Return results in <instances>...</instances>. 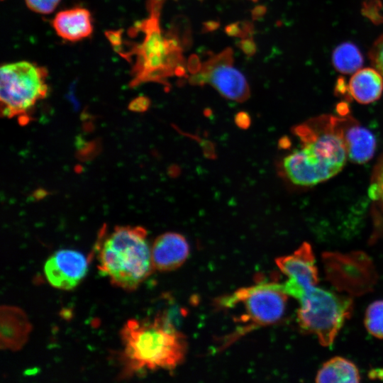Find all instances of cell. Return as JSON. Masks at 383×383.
<instances>
[{
    "mask_svg": "<svg viewBox=\"0 0 383 383\" xmlns=\"http://www.w3.org/2000/svg\"><path fill=\"white\" fill-rule=\"evenodd\" d=\"M301 147L283 160L285 176L296 185L309 187L338 174L348 158L338 117L323 115L296 126Z\"/></svg>",
    "mask_w": 383,
    "mask_h": 383,
    "instance_id": "obj_1",
    "label": "cell"
},
{
    "mask_svg": "<svg viewBox=\"0 0 383 383\" xmlns=\"http://www.w3.org/2000/svg\"><path fill=\"white\" fill-rule=\"evenodd\" d=\"M125 371L173 370L184 360L187 343L167 315L128 321L121 331Z\"/></svg>",
    "mask_w": 383,
    "mask_h": 383,
    "instance_id": "obj_2",
    "label": "cell"
},
{
    "mask_svg": "<svg viewBox=\"0 0 383 383\" xmlns=\"http://www.w3.org/2000/svg\"><path fill=\"white\" fill-rule=\"evenodd\" d=\"M99 270L112 284L135 289L153 269L147 231L140 226H116L102 240Z\"/></svg>",
    "mask_w": 383,
    "mask_h": 383,
    "instance_id": "obj_3",
    "label": "cell"
},
{
    "mask_svg": "<svg viewBox=\"0 0 383 383\" xmlns=\"http://www.w3.org/2000/svg\"><path fill=\"white\" fill-rule=\"evenodd\" d=\"M0 76L1 115L28 122L34 106L48 94L46 70L20 61L2 65Z\"/></svg>",
    "mask_w": 383,
    "mask_h": 383,
    "instance_id": "obj_4",
    "label": "cell"
},
{
    "mask_svg": "<svg viewBox=\"0 0 383 383\" xmlns=\"http://www.w3.org/2000/svg\"><path fill=\"white\" fill-rule=\"evenodd\" d=\"M298 301L297 321L301 329L316 335L323 346L332 345L350 314L351 300L314 285Z\"/></svg>",
    "mask_w": 383,
    "mask_h": 383,
    "instance_id": "obj_5",
    "label": "cell"
},
{
    "mask_svg": "<svg viewBox=\"0 0 383 383\" xmlns=\"http://www.w3.org/2000/svg\"><path fill=\"white\" fill-rule=\"evenodd\" d=\"M288 295L282 284L260 283L241 288L220 301L221 306H244V324L235 333V338L244 335L257 327L267 326L279 321L285 311Z\"/></svg>",
    "mask_w": 383,
    "mask_h": 383,
    "instance_id": "obj_6",
    "label": "cell"
},
{
    "mask_svg": "<svg viewBox=\"0 0 383 383\" xmlns=\"http://www.w3.org/2000/svg\"><path fill=\"white\" fill-rule=\"evenodd\" d=\"M231 49L216 54L199 65L192 81L196 84H209L225 98L244 101L250 95L248 82L243 74L235 68Z\"/></svg>",
    "mask_w": 383,
    "mask_h": 383,
    "instance_id": "obj_7",
    "label": "cell"
},
{
    "mask_svg": "<svg viewBox=\"0 0 383 383\" xmlns=\"http://www.w3.org/2000/svg\"><path fill=\"white\" fill-rule=\"evenodd\" d=\"M276 265L287 277L282 285L284 292L299 300L318 281V269L311 246L304 243L292 254L278 257Z\"/></svg>",
    "mask_w": 383,
    "mask_h": 383,
    "instance_id": "obj_8",
    "label": "cell"
},
{
    "mask_svg": "<svg viewBox=\"0 0 383 383\" xmlns=\"http://www.w3.org/2000/svg\"><path fill=\"white\" fill-rule=\"evenodd\" d=\"M88 269L86 257L73 250H60L45 262L44 272L48 282L54 287L70 290L85 276Z\"/></svg>",
    "mask_w": 383,
    "mask_h": 383,
    "instance_id": "obj_9",
    "label": "cell"
},
{
    "mask_svg": "<svg viewBox=\"0 0 383 383\" xmlns=\"http://www.w3.org/2000/svg\"><path fill=\"white\" fill-rule=\"evenodd\" d=\"M189 254L186 238L177 233L168 232L158 236L151 247L154 270L169 272L179 268Z\"/></svg>",
    "mask_w": 383,
    "mask_h": 383,
    "instance_id": "obj_10",
    "label": "cell"
},
{
    "mask_svg": "<svg viewBox=\"0 0 383 383\" xmlns=\"http://www.w3.org/2000/svg\"><path fill=\"white\" fill-rule=\"evenodd\" d=\"M340 126L348 158L357 164L368 162L376 148V139L372 133L349 116L340 117Z\"/></svg>",
    "mask_w": 383,
    "mask_h": 383,
    "instance_id": "obj_11",
    "label": "cell"
},
{
    "mask_svg": "<svg viewBox=\"0 0 383 383\" xmlns=\"http://www.w3.org/2000/svg\"><path fill=\"white\" fill-rule=\"evenodd\" d=\"M57 34L70 41H77L89 36L92 32L91 14L83 8L61 11L52 21Z\"/></svg>",
    "mask_w": 383,
    "mask_h": 383,
    "instance_id": "obj_12",
    "label": "cell"
},
{
    "mask_svg": "<svg viewBox=\"0 0 383 383\" xmlns=\"http://www.w3.org/2000/svg\"><path fill=\"white\" fill-rule=\"evenodd\" d=\"M350 96L361 104L378 100L383 92V77L374 67L361 68L349 80Z\"/></svg>",
    "mask_w": 383,
    "mask_h": 383,
    "instance_id": "obj_13",
    "label": "cell"
},
{
    "mask_svg": "<svg viewBox=\"0 0 383 383\" xmlns=\"http://www.w3.org/2000/svg\"><path fill=\"white\" fill-rule=\"evenodd\" d=\"M360 380L356 365L344 357L336 356L323 363L318 370L316 382H358Z\"/></svg>",
    "mask_w": 383,
    "mask_h": 383,
    "instance_id": "obj_14",
    "label": "cell"
},
{
    "mask_svg": "<svg viewBox=\"0 0 383 383\" xmlns=\"http://www.w3.org/2000/svg\"><path fill=\"white\" fill-rule=\"evenodd\" d=\"M331 60L335 70L345 74L355 73L362 68L364 62L359 48L349 42L343 43L333 50Z\"/></svg>",
    "mask_w": 383,
    "mask_h": 383,
    "instance_id": "obj_15",
    "label": "cell"
},
{
    "mask_svg": "<svg viewBox=\"0 0 383 383\" xmlns=\"http://www.w3.org/2000/svg\"><path fill=\"white\" fill-rule=\"evenodd\" d=\"M364 323L372 335L383 339V299L373 301L368 306Z\"/></svg>",
    "mask_w": 383,
    "mask_h": 383,
    "instance_id": "obj_16",
    "label": "cell"
},
{
    "mask_svg": "<svg viewBox=\"0 0 383 383\" xmlns=\"http://www.w3.org/2000/svg\"><path fill=\"white\" fill-rule=\"evenodd\" d=\"M368 194L370 198L383 212V154L374 168Z\"/></svg>",
    "mask_w": 383,
    "mask_h": 383,
    "instance_id": "obj_17",
    "label": "cell"
},
{
    "mask_svg": "<svg viewBox=\"0 0 383 383\" xmlns=\"http://www.w3.org/2000/svg\"><path fill=\"white\" fill-rule=\"evenodd\" d=\"M371 64L383 77V34L373 43L369 51Z\"/></svg>",
    "mask_w": 383,
    "mask_h": 383,
    "instance_id": "obj_18",
    "label": "cell"
},
{
    "mask_svg": "<svg viewBox=\"0 0 383 383\" xmlns=\"http://www.w3.org/2000/svg\"><path fill=\"white\" fill-rule=\"evenodd\" d=\"M28 7L32 11L48 14L52 12L60 0H25Z\"/></svg>",
    "mask_w": 383,
    "mask_h": 383,
    "instance_id": "obj_19",
    "label": "cell"
},
{
    "mask_svg": "<svg viewBox=\"0 0 383 383\" xmlns=\"http://www.w3.org/2000/svg\"><path fill=\"white\" fill-rule=\"evenodd\" d=\"M252 1H257V0H252Z\"/></svg>",
    "mask_w": 383,
    "mask_h": 383,
    "instance_id": "obj_20",
    "label": "cell"
}]
</instances>
